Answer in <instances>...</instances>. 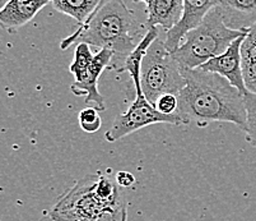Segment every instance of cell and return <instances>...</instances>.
<instances>
[{
  "label": "cell",
  "mask_w": 256,
  "mask_h": 221,
  "mask_svg": "<svg viewBox=\"0 0 256 221\" xmlns=\"http://www.w3.org/2000/svg\"><path fill=\"white\" fill-rule=\"evenodd\" d=\"M128 208L124 201L115 206H108L86 221H126Z\"/></svg>",
  "instance_id": "ffe728a7"
},
{
  "label": "cell",
  "mask_w": 256,
  "mask_h": 221,
  "mask_svg": "<svg viewBox=\"0 0 256 221\" xmlns=\"http://www.w3.org/2000/svg\"><path fill=\"white\" fill-rule=\"evenodd\" d=\"M245 36L236 39L223 54L208 60L206 63H204L203 66L199 67L203 71L217 73L224 77L226 80L230 81V83L234 86L242 95L248 92L245 81H244V73H242L241 57V46L245 40Z\"/></svg>",
  "instance_id": "ba28073f"
},
{
  "label": "cell",
  "mask_w": 256,
  "mask_h": 221,
  "mask_svg": "<svg viewBox=\"0 0 256 221\" xmlns=\"http://www.w3.org/2000/svg\"><path fill=\"white\" fill-rule=\"evenodd\" d=\"M40 221H58V220H55V218L51 217V216L48 215V216H42V217L40 218Z\"/></svg>",
  "instance_id": "cb8c5ba5"
},
{
  "label": "cell",
  "mask_w": 256,
  "mask_h": 221,
  "mask_svg": "<svg viewBox=\"0 0 256 221\" xmlns=\"http://www.w3.org/2000/svg\"><path fill=\"white\" fill-rule=\"evenodd\" d=\"M242 73L248 91L256 94V41L245 36L241 46Z\"/></svg>",
  "instance_id": "9a60e30c"
},
{
  "label": "cell",
  "mask_w": 256,
  "mask_h": 221,
  "mask_svg": "<svg viewBox=\"0 0 256 221\" xmlns=\"http://www.w3.org/2000/svg\"><path fill=\"white\" fill-rule=\"evenodd\" d=\"M146 30L162 27L170 31L182 17L184 0H152L146 4Z\"/></svg>",
  "instance_id": "8fae6325"
},
{
  "label": "cell",
  "mask_w": 256,
  "mask_h": 221,
  "mask_svg": "<svg viewBox=\"0 0 256 221\" xmlns=\"http://www.w3.org/2000/svg\"><path fill=\"white\" fill-rule=\"evenodd\" d=\"M246 34L248 31L228 27L217 6L206 13L198 27L185 35L172 55L181 68H199L208 60L223 54L236 39Z\"/></svg>",
  "instance_id": "3957f363"
},
{
  "label": "cell",
  "mask_w": 256,
  "mask_h": 221,
  "mask_svg": "<svg viewBox=\"0 0 256 221\" xmlns=\"http://www.w3.org/2000/svg\"><path fill=\"white\" fill-rule=\"evenodd\" d=\"M140 86L146 100L154 105L164 94H180L185 86L181 67L164 41L156 39L142 63Z\"/></svg>",
  "instance_id": "277c9868"
},
{
  "label": "cell",
  "mask_w": 256,
  "mask_h": 221,
  "mask_svg": "<svg viewBox=\"0 0 256 221\" xmlns=\"http://www.w3.org/2000/svg\"><path fill=\"white\" fill-rule=\"evenodd\" d=\"M158 39V30L157 27H153V29H148L144 34L143 39L138 43V45L136 46V49L130 53L129 57L126 58V60L124 62V64L118 69L116 73H126L130 74L132 81V85L136 88V95L142 94V86H140V71H142V63H143L144 57H146V51L150 49V46L152 45L153 41Z\"/></svg>",
  "instance_id": "4fadbf2b"
},
{
  "label": "cell",
  "mask_w": 256,
  "mask_h": 221,
  "mask_svg": "<svg viewBox=\"0 0 256 221\" xmlns=\"http://www.w3.org/2000/svg\"><path fill=\"white\" fill-rule=\"evenodd\" d=\"M246 109L245 133L248 142L256 150V94L248 91L244 95Z\"/></svg>",
  "instance_id": "e0dca14e"
},
{
  "label": "cell",
  "mask_w": 256,
  "mask_h": 221,
  "mask_svg": "<svg viewBox=\"0 0 256 221\" xmlns=\"http://www.w3.org/2000/svg\"><path fill=\"white\" fill-rule=\"evenodd\" d=\"M52 0H10L8 6L0 12V29L16 32L27 25L42 8Z\"/></svg>",
  "instance_id": "30bf717a"
},
{
  "label": "cell",
  "mask_w": 256,
  "mask_h": 221,
  "mask_svg": "<svg viewBox=\"0 0 256 221\" xmlns=\"http://www.w3.org/2000/svg\"><path fill=\"white\" fill-rule=\"evenodd\" d=\"M220 4V0H184L182 17L174 27L166 32L164 45L171 53L182 43L188 31L198 27L209 11Z\"/></svg>",
  "instance_id": "9c48e42d"
},
{
  "label": "cell",
  "mask_w": 256,
  "mask_h": 221,
  "mask_svg": "<svg viewBox=\"0 0 256 221\" xmlns=\"http://www.w3.org/2000/svg\"><path fill=\"white\" fill-rule=\"evenodd\" d=\"M107 0H101V3H100V6H101V4H104V3H106Z\"/></svg>",
  "instance_id": "484cf974"
},
{
  "label": "cell",
  "mask_w": 256,
  "mask_h": 221,
  "mask_svg": "<svg viewBox=\"0 0 256 221\" xmlns=\"http://www.w3.org/2000/svg\"><path fill=\"white\" fill-rule=\"evenodd\" d=\"M9 2H10V0H0V12L3 11V9L8 6Z\"/></svg>",
  "instance_id": "603a6c76"
},
{
  "label": "cell",
  "mask_w": 256,
  "mask_h": 221,
  "mask_svg": "<svg viewBox=\"0 0 256 221\" xmlns=\"http://www.w3.org/2000/svg\"><path fill=\"white\" fill-rule=\"evenodd\" d=\"M96 178L97 174H88L79 179L68 192L60 197L51 210V217L58 221H86L108 207L93 192Z\"/></svg>",
  "instance_id": "8992f818"
},
{
  "label": "cell",
  "mask_w": 256,
  "mask_h": 221,
  "mask_svg": "<svg viewBox=\"0 0 256 221\" xmlns=\"http://www.w3.org/2000/svg\"><path fill=\"white\" fill-rule=\"evenodd\" d=\"M100 3L101 0H52L54 8L73 18L78 26L83 25L92 16Z\"/></svg>",
  "instance_id": "5bb4252c"
},
{
  "label": "cell",
  "mask_w": 256,
  "mask_h": 221,
  "mask_svg": "<svg viewBox=\"0 0 256 221\" xmlns=\"http://www.w3.org/2000/svg\"><path fill=\"white\" fill-rule=\"evenodd\" d=\"M115 180L121 187H132L136 183V176L132 175L130 171H118L115 176Z\"/></svg>",
  "instance_id": "7402d4cb"
},
{
  "label": "cell",
  "mask_w": 256,
  "mask_h": 221,
  "mask_svg": "<svg viewBox=\"0 0 256 221\" xmlns=\"http://www.w3.org/2000/svg\"><path fill=\"white\" fill-rule=\"evenodd\" d=\"M94 54L90 50V45L86 43H79L74 53V62L69 67V72L74 76V78L79 77L88 67L90 66Z\"/></svg>",
  "instance_id": "ac0fdd59"
},
{
  "label": "cell",
  "mask_w": 256,
  "mask_h": 221,
  "mask_svg": "<svg viewBox=\"0 0 256 221\" xmlns=\"http://www.w3.org/2000/svg\"><path fill=\"white\" fill-rule=\"evenodd\" d=\"M114 59V51L110 49H100L94 54L90 66L72 83L70 91L76 96H86V104L96 108L98 111L106 110L104 97L100 94L98 80L102 72L111 66Z\"/></svg>",
  "instance_id": "52a82bcc"
},
{
  "label": "cell",
  "mask_w": 256,
  "mask_h": 221,
  "mask_svg": "<svg viewBox=\"0 0 256 221\" xmlns=\"http://www.w3.org/2000/svg\"><path fill=\"white\" fill-rule=\"evenodd\" d=\"M156 109L164 114H176L178 109V95L164 94L157 99L154 104Z\"/></svg>",
  "instance_id": "44dd1931"
},
{
  "label": "cell",
  "mask_w": 256,
  "mask_h": 221,
  "mask_svg": "<svg viewBox=\"0 0 256 221\" xmlns=\"http://www.w3.org/2000/svg\"><path fill=\"white\" fill-rule=\"evenodd\" d=\"M118 184H115V181L110 176L104 174H97V178L93 184V192L107 206H115L121 201L120 192H118Z\"/></svg>",
  "instance_id": "2e32d148"
},
{
  "label": "cell",
  "mask_w": 256,
  "mask_h": 221,
  "mask_svg": "<svg viewBox=\"0 0 256 221\" xmlns=\"http://www.w3.org/2000/svg\"><path fill=\"white\" fill-rule=\"evenodd\" d=\"M132 3H144L146 6L148 3H150L152 0H132Z\"/></svg>",
  "instance_id": "d4e9b609"
},
{
  "label": "cell",
  "mask_w": 256,
  "mask_h": 221,
  "mask_svg": "<svg viewBox=\"0 0 256 221\" xmlns=\"http://www.w3.org/2000/svg\"><path fill=\"white\" fill-rule=\"evenodd\" d=\"M218 7L231 29L248 31L256 23V0H220Z\"/></svg>",
  "instance_id": "7c38bea8"
},
{
  "label": "cell",
  "mask_w": 256,
  "mask_h": 221,
  "mask_svg": "<svg viewBox=\"0 0 256 221\" xmlns=\"http://www.w3.org/2000/svg\"><path fill=\"white\" fill-rule=\"evenodd\" d=\"M78 120L79 127L82 128V131H84L86 133H96L97 131H100L102 125L98 110L96 108H92V106H88V108L80 110Z\"/></svg>",
  "instance_id": "d6986e66"
},
{
  "label": "cell",
  "mask_w": 256,
  "mask_h": 221,
  "mask_svg": "<svg viewBox=\"0 0 256 221\" xmlns=\"http://www.w3.org/2000/svg\"><path fill=\"white\" fill-rule=\"evenodd\" d=\"M185 86L180 91L178 113L186 124L234 123L245 131L246 109L244 95L220 74L200 68H181Z\"/></svg>",
  "instance_id": "6da1fadb"
},
{
  "label": "cell",
  "mask_w": 256,
  "mask_h": 221,
  "mask_svg": "<svg viewBox=\"0 0 256 221\" xmlns=\"http://www.w3.org/2000/svg\"><path fill=\"white\" fill-rule=\"evenodd\" d=\"M136 15L128 8L124 0H107L93 12L92 16L76 31L62 41L60 49L66 50L76 41L86 43L100 49L114 51L110 68L118 72L136 46Z\"/></svg>",
  "instance_id": "7a4b0ae2"
},
{
  "label": "cell",
  "mask_w": 256,
  "mask_h": 221,
  "mask_svg": "<svg viewBox=\"0 0 256 221\" xmlns=\"http://www.w3.org/2000/svg\"><path fill=\"white\" fill-rule=\"evenodd\" d=\"M136 100L132 102V105L126 111L118 114L112 122V125L108 131L104 133V138L107 142L118 141L132 133H136L142 128L148 125L158 124V123H166L172 125L186 124L185 119L178 113L176 114H164L158 111L153 104H150L144 94H136Z\"/></svg>",
  "instance_id": "5b68a950"
}]
</instances>
